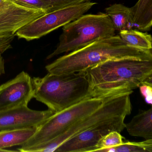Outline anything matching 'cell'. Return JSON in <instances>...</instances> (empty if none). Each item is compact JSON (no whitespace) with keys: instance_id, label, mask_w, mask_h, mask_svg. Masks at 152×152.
Segmentation results:
<instances>
[{"instance_id":"cell-7","label":"cell","mask_w":152,"mask_h":152,"mask_svg":"<svg viewBox=\"0 0 152 152\" xmlns=\"http://www.w3.org/2000/svg\"><path fill=\"white\" fill-rule=\"evenodd\" d=\"M95 2L86 1L50 13L32 21L15 34L19 39H37L54 30L74 21L88 12Z\"/></svg>"},{"instance_id":"cell-10","label":"cell","mask_w":152,"mask_h":152,"mask_svg":"<svg viewBox=\"0 0 152 152\" xmlns=\"http://www.w3.org/2000/svg\"><path fill=\"white\" fill-rule=\"evenodd\" d=\"M46 13L43 10L21 6L9 0L0 11V36L15 35L21 28Z\"/></svg>"},{"instance_id":"cell-3","label":"cell","mask_w":152,"mask_h":152,"mask_svg":"<svg viewBox=\"0 0 152 152\" xmlns=\"http://www.w3.org/2000/svg\"><path fill=\"white\" fill-rule=\"evenodd\" d=\"M133 91H115L96 111L68 127L64 132L47 142L28 147H21V152H53L69 139L98 125L124 121L131 113L130 95Z\"/></svg>"},{"instance_id":"cell-13","label":"cell","mask_w":152,"mask_h":152,"mask_svg":"<svg viewBox=\"0 0 152 152\" xmlns=\"http://www.w3.org/2000/svg\"><path fill=\"white\" fill-rule=\"evenodd\" d=\"M37 127H25L0 131V151L4 148L23 145L35 133Z\"/></svg>"},{"instance_id":"cell-6","label":"cell","mask_w":152,"mask_h":152,"mask_svg":"<svg viewBox=\"0 0 152 152\" xmlns=\"http://www.w3.org/2000/svg\"><path fill=\"white\" fill-rule=\"evenodd\" d=\"M117 90H94L91 94L79 102L62 111L55 113L37 126V130L33 136L21 147L31 146L56 137L72 124L98 109Z\"/></svg>"},{"instance_id":"cell-23","label":"cell","mask_w":152,"mask_h":152,"mask_svg":"<svg viewBox=\"0 0 152 152\" xmlns=\"http://www.w3.org/2000/svg\"><path fill=\"white\" fill-rule=\"evenodd\" d=\"M5 73V63L4 59L0 54V76Z\"/></svg>"},{"instance_id":"cell-14","label":"cell","mask_w":152,"mask_h":152,"mask_svg":"<svg viewBox=\"0 0 152 152\" xmlns=\"http://www.w3.org/2000/svg\"><path fill=\"white\" fill-rule=\"evenodd\" d=\"M130 9L133 28L141 31L150 30L152 26V0H139Z\"/></svg>"},{"instance_id":"cell-1","label":"cell","mask_w":152,"mask_h":152,"mask_svg":"<svg viewBox=\"0 0 152 152\" xmlns=\"http://www.w3.org/2000/svg\"><path fill=\"white\" fill-rule=\"evenodd\" d=\"M124 58L152 60V50L129 46L119 35H114L60 57L46 69L52 74H66L85 71L110 59Z\"/></svg>"},{"instance_id":"cell-18","label":"cell","mask_w":152,"mask_h":152,"mask_svg":"<svg viewBox=\"0 0 152 152\" xmlns=\"http://www.w3.org/2000/svg\"><path fill=\"white\" fill-rule=\"evenodd\" d=\"M124 138L118 132H110L99 140L92 152H98L101 149L119 145L123 142Z\"/></svg>"},{"instance_id":"cell-21","label":"cell","mask_w":152,"mask_h":152,"mask_svg":"<svg viewBox=\"0 0 152 152\" xmlns=\"http://www.w3.org/2000/svg\"><path fill=\"white\" fill-rule=\"evenodd\" d=\"M11 1L21 6L31 8L43 10L47 12V7L41 0H11Z\"/></svg>"},{"instance_id":"cell-24","label":"cell","mask_w":152,"mask_h":152,"mask_svg":"<svg viewBox=\"0 0 152 152\" xmlns=\"http://www.w3.org/2000/svg\"><path fill=\"white\" fill-rule=\"evenodd\" d=\"M9 0H0V11L7 5Z\"/></svg>"},{"instance_id":"cell-16","label":"cell","mask_w":152,"mask_h":152,"mask_svg":"<svg viewBox=\"0 0 152 152\" xmlns=\"http://www.w3.org/2000/svg\"><path fill=\"white\" fill-rule=\"evenodd\" d=\"M119 32V36L126 45L142 49L152 50L151 34L132 29Z\"/></svg>"},{"instance_id":"cell-11","label":"cell","mask_w":152,"mask_h":152,"mask_svg":"<svg viewBox=\"0 0 152 152\" xmlns=\"http://www.w3.org/2000/svg\"><path fill=\"white\" fill-rule=\"evenodd\" d=\"M50 109L37 111L28 106L0 111V131L37 127L55 113Z\"/></svg>"},{"instance_id":"cell-15","label":"cell","mask_w":152,"mask_h":152,"mask_svg":"<svg viewBox=\"0 0 152 152\" xmlns=\"http://www.w3.org/2000/svg\"><path fill=\"white\" fill-rule=\"evenodd\" d=\"M106 14L111 19L115 31L130 30L133 28L130 8L120 4L112 5L106 9Z\"/></svg>"},{"instance_id":"cell-17","label":"cell","mask_w":152,"mask_h":152,"mask_svg":"<svg viewBox=\"0 0 152 152\" xmlns=\"http://www.w3.org/2000/svg\"><path fill=\"white\" fill-rule=\"evenodd\" d=\"M99 152H152V139L141 142L123 141L119 145L101 149Z\"/></svg>"},{"instance_id":"cell-22","label":"cell","mask_w":152,"mask_h":152,"mask_svg":"<svg viewBox=\"0 0 152 152\" xmlns=\"http://www.w3.org/2000/svg\"><path fill=\"white\" fill-rule=\"evenodd\" d=\"M15 36V35L0 36V54H2L12 48L11 43Z\"/></svg>"},{"instance_id":"cell-8","label":"cell","mask_w":152,"mask_h":152,"mask_svg":"<svg viewBox=\"0 0 152 152\" xmlns=\"http://www.w3.org/2000/svg\"><path fill=\"white\" fill-rule=\"evenodd\" d=\"M34 95L32 78L23 71L0 86V111L28 106Z\"/></svg>"},{"instance_id":"cell-4","label":"cell","mask_w":152,"mask_h":152,"mask_svg":"<svg viewBox=\"0 0 152 152\" xmlns=\"http://www.w3.org/2000/svg\"><path fill=\"white\" fill-rule=\"evenodd\" d=\"M32 80L34 98L55 113L79 102L94 91L84 71L58 75L48 72Z\"/></svg>"},{"instance_id":"cell-9","label":"cell","mask_w":152,"mask_h":152,"mask_svg":"<svg viewBox=\"0 0 152 152\" xmlns=\"http://www.w3.org/2000/svg\"><path fill=\"white\" fill-rule=\"evenodd\" d=\"M124 121L98 125L79 133L60 145L56 152H92L100 139L110 132H121L125 129Z\"/></svg>"},{"instance_id":"cell-19","label":"cell","mask_w":152,"mask_h":152,"mask_svg":"<svg viewBox=\"0 0 152 152\" xmlns=\"http://www.w3.org/2000/svg\"><path fill=\"white\" fill-rule=\"evenodd\" d=\"M47 7V12H53L58 10L83 3L90 0H41Z\"/></svg>"},{"instance_id":"cell-12","label":"cell","mask_w":152,"mask_h":152,"mask_svg":"<svg viewBox=\"0 0 152 152\" xmlns=\"http://www.w3.org/2000/svg\"><path fill=\"white\" fill-rule=\"evenodd\" d=\"M126 130L131 136L152 139V108L139 110L138 113L125 124Z\"/></svg>"},{"instance_id":"cell-2","label":"cell","mask_w":152,"mask_h":152,"mask_svg":"<svg viewBox=\"0 0 152 152\" xmlns=\"http://www.w3.org/2000/svg\"><path fill=\"white\" fill-rule=\"evenodd\" d=\"M83 71L93 90H133L143 82L152 80V60L110 59Z\"/></svg>"},{"instance_id":"cell-5","label":"cell","mask_w":152,"mask_h":152,"mask_svg":"<svg viewBox=\"0 0 152 152\" xmlns=\"http://www.w3.org/2000/svg\"><path fill=\"white\" fill-rule=\"evenodd\" d=\"M115 31L106 14L83 15L64 26L56 49L47 58L76 51L97 41L112 37Z\"/></svg>"},{"instance_id":"cell-20","label":"cell","mask_w":152,"mask_h":152,"mask_svg":"<svg viewBox=\"0 0 152 152\" xmlns=\"http://www.w3.org/2000/svg\"><path fill=\"white\" fill-rule=\"evenodd\" d=\"M138 88L145 102L151 105L152 104V80L143 82Z\"/></svg>"}]
</instances>
